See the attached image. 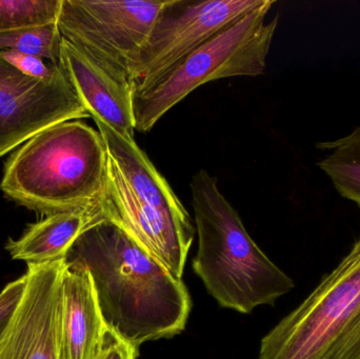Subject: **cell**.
I'll return each mask as SVG.
<instances>
[{"label":"cell","mask_w":360,"mask_h":359,"mask_svg":"<svg viewBox=\"0 0 360 359\" xmlns=\"http://www.w3.org/2000/svg\"><path fill=\"white\" fill-rule=\"evenodd\" d=\"M65 265L90 273L108 329L134 347L171 339L186 328L192 301L182 280L115 221L97 213Z\"/></svg>","instance_id":"6da1fadb"},{"label":"cell","mask_w":360,"mask_h":359,"mask_svg":"<svg viewBox=\"0 0 360 359\" xmlns=\"http://www.w3.org/2000/svg\"><path fill=\"white\" fill-rule=\"evenodd\" d=\"M109 154L98 130L69 120L19 145L4 164L0 190L40 215L88 210L105 189Z\"/></svg>","instance_id":"7a4b0ae2"},{"label":"cell","mask_w":360,"mask_h":359,"mask_svg":"<svg viewBox=\"0 0 360 359\" xmlns=\"http://www.w3.org/2000/svg\"><path fill=\"white\" fill-rule=\"evenodd\" d=\"M198 249L193 270L220 307L250 314L274 306L295 287L252 240L243 221L205 170L190 183Z\"/></svg>","instance_id":"3957f363"},{"label":"cell","mask_w":360,"mask_h":359,"mask_svg":"<svg viewBox=\"0 0 360 359\" xmlns=\"http://www.w3.org/2000/svg\"><path fill=\"white\" fill-rule=\"evenodd\" d=\"M274 4L266 0L180 59L153 84L133 93L135 130L151 131L160 118L202 84L237 76L262 75L278 25V16L266 21Z\"/></svg>","instance_id":"277c9868"},{"label":"cell","mask_w":360,"mask_h":359,"mask_svg":"<svg viewBox=\"0 0 360 359\" xmlns=\"http://www.w3.org/2000/svg\"><path fill=\"white\" fill-rule=\"evenodd\" d=\"M258 359H360V240L262 339Z\"/></svg>","instance_id":"5b68a950"},{"label":"cell","mask_w":360,"mask_h":359,"mask_svg":"<svg viewBox=\"0 0 360 359\" xmlns=\"http://www.w3.org/2000/svg\"><path fill=\"white\" fill-rule=\"evenodd\" d=\"M166 0H61L58 25L68 41L133 86V71Z\"/></svg>","instance_id":"8992f818"},{"label":"cell","mask_w":360,"mask_h":359,"mask_svg":"<svg viewBox=\"0 0 360 359\" xmlns=\"http://www.w3.org/2000/svg\"><path fill=\"white\" fill-rule=\"evenodd\" d=\"M266 0H166L133 71L145 90L180 59L259 8Z\"/></svg>","instance_id":"52a82bcc"},{"label":"cell","mask_w":360,"mask_h":359,"mask_svg":"<svg viewBox=\"0 0 360 359\" xmlns=\"http://www.w3.org/2000/svg\"><path fill=\"white\" fill-rule=\"evenodd\" d=\"M88 117L61 67L53 77L39 79L0 56V157L44 129Z\"/></svg>","instance_id":"ba28073f"},{"label":"cell","mask_w":360,"mask_h":359,"mask_svg":"<svg viewBox=\"0 0 360 359\" xmlns=\"http://www.w3.org/2000/svg\"><path fill=\"white\" fill-rule=\"evenodd\" d=\"M65 259L27 265L22 297L0 337V359H59Z\"/></svg>","instance_id":"9c48e42d"},{"label":"cell","mask_w":360,"mask_h":359,"mask_svg":"<svg viewBox=\"0 0 360 359\" xmlns=\"http://www.w3.org/2000/svg\"><path fill=\"white\" fill-rule=\"evenodd\" d=\"M98 210L103 217L124 228L175 278L182 280L194 240V226L179 221L137 197L110 156Z\"/></svg>","instance_id":"30bf717a"},{"label":"cell","mask_w":360,"mask_h":359,"mask_svg":"<svg viewBox=\"0 0 360 359\" xmlns=\"http://www.w3.org/2000/svg\"><path fill=\"white\" fill-rule=\"evenodd\" d=\"M60 65L80 103L94 122L134 139L133 86L103 69L63 37Z\"/></svg>","instance_id":"8fae6325"},{"label":"cell","mask_w":360,"mask_h":359,"mask_svg":"<svg viewBox=\"0 0 360 359\" xmlns=\"http://www.w3.org/2000/svg\"><path fill=\"white\" fill-rule=\"evenodd\" d=\"M107 331L90 273L67 266L61 292L59 359H94Z\"/></svg>","instance_id":"7c38bea8"},{"label":"cell","mask_w":360,"mask_h":359,"mask_svg":"<svg viewBox=\"0 0 360 359\" xmlns=\"http://www.w3.org/2000/svg\"><path fill=\"white\" fill-rule=\"evenodd\" d=\"M95 124L105 141L108 154L135 195L179 221L192 223L188 211L168 181L134 139L126 138L103 122H95Z\"/></svg>","instance_id":"4fadbf2b"},{"label":"cell","mask_w":360,"mask_h":359,"mask_svg":"<svg viewBox=\"0 0 360 359\" xmlns=\"http://www.w3.org/2000/svg\"><path fill=\"white\" fill-rule=\"evenodd\" d=\"M97 204L88 210L57 213L32 223L18 240H10L6 249L14 261L44 265L63 261L72 244L93 221Z\"/></svg>","instance_id":"5bb4252c"},{"label":"cell","mask_w":360,"mask_h":359,"mask_svg":"<svg viewBox=\"0 0 360 359\" xmlns=\"http://www.w3.org/2000/svg\"><path fill=\"white\" fill-rule=\"evenodd\" d=\"M317 149L329 152L319 162L338 193L360 208V126L338 141L319 143Z\"/></svg>","instance_id":"9a60e30c"},{"label":"cell","mask_w":360,"mask_h":359,"mask_svg":"<svg viewBox=\"0 0 360 359\" xmlns=\"http://www.w3.org/2000/svg\"><path fill=\"white\" fill-rule=\"evenodd\" d=\"M61 44L63 35L57 23L0 33V51L33 55L55 65L60 63Z\"/></svg>","instance_id":"2e32d148"},{"label":"cell","mask_w":360,"mask_h":359,"mask_svg":"<svg viewBox=\"0 0 360 359\" xmlns=\"http://www.w3.org/2000/svg\"><path fill=\"white\" fill-rule=\"evenodd\" d=\"M61 0H0V33L57 23Z\"/></svg>","instance_id":"e0dca14e"},{"label":"cell","mask_w":360,"mask_h":359,"mask_svg":"<svg viewBox=\"0 0 360 359\" xmlns=\"http://www.w3.org/2000/svg\"><path fill=\"white\" fill-rule=\"evenodd\" d=\"M0 56L25 75L39 79L53 77L60 65H55L49 61L33 55L25 54L12 50L0 51Z\"/></svg>","instance_id":"ac0fdd59"},{"label":"cell","mask_w":360,"mask_h":359,"mask_svg":"<svg viewBox=\"0 0 360 359\" xmlns=\"http://www.w3.org/2000/svg\"><path fill=\"white\" fill-rule=\"evenodd\" d=\"M27 278L25 275L10 282L0 292V337L10 322L25 291Z\"/></svg>","instance_id":"d6986e66"},{"label":"cell","mask_w":360,"mask_h":359,"mask_svg":"<svg viewBox=\"0 0 360 359\" xmlns=\"http://www.w3.org/2000/svg\"><path fill=\"white\" fill-rule=\"evenodd\" d=\"M139 348L127 343L108 329L103 347L94 359H137Z\"/></svg>","instance_id":"ffe728a7"}]
</instances>
